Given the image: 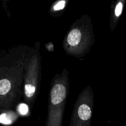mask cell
<instances>
[{"label":"cell","instance_id":"cell-5","mask_svg":"<svg viewBox=\"0 0 126 126\" xmlns=\"http://www.w3.org/2000/svg\"><path fill=\"white\" fill-rule=\"evenodd\" d=\"M35 90V87L32 84H26L25 86V92L28 97H32L34 95Z\"/></svg>","mask_w":126,"mask_h":126},{"label":"cell","instance_id":"cell-8","mask_svg":"<svg viewBox=\"0 0 126 126\" xmlns=\"http://www.w3.org/2000/svg\"><path fill=\"white\" fill-rule=\"evenodd\" d=\"M122 10H123V4L121 2H119L115 9V14L117 17H119L120 16L122 12Z\"/></svg>","mask_w":126,"mask_h":126},{"label":"cell","instance_id":"cell-4","mask_svg":"<svg viewBox=\"0 0 126 126\" xmlns=\"http://www.w3.org/2000/svg\"><path fill=\"white\" fill-rule=\"evenodd\" d=\"M11 82L8 79H4L0 81V94L5 95L10 91Z\"/></svg>","mask_w":126,"mask_h":126},{"label":"cell","instance_id":"cell-6","mask_svg":"<svg viewBox=\"0 0 126 126\" xmlns=\"http://www.w3.org/2000/svg\"><path fill=\"white\" fill-rule=\"evenodd\" d=\"M12 118L8 114H2L0 115V123L4 124H9L12 123Z\"/></svg>","mask_w":126,"mask_h":126},{"label":"cell","instance_id":"cell-3","mask_svg":"<svg viewBox=\"0 0 126 126\" xmlns=\"http://www.w3.org/2000/svg\"><path fill=\"white\" fill-rule=\"evenodd\" d=\"M78 115L82 120H88L91 117V108L86 105H82L78 109Z\"/></svg>","mask_w":126,"mask_h":126},{"label":"cell","instance_id":"cell-7","mask_svg":"<svg viewBox=\"0 0 126 126\" xmlns=\"http://www.w3.org/2000/svg\"><path fill=\"white\" fill-rule=\"evenodd\" d=\"M18 111H19V113H20L22 115H25V114H27L28 111V107L25 103H22L19 105L18 107Z\"/></svg>","mask_w":126,"mask_h":126},{"label":"cell","instance_id":"cell-9","mask_svg":"<svg viewBox=\"0 0 126 126\" xmlns=\"http://www.w3.org/2000/svg\"><path fill=\"white\" fill-rule=\"evenodd\" d=\"M65 2L64 1H61L59 2H58L55 6H54V10L55 11H58V10H61L64 8L65 7Z\"/></svg>","mask_w":126,"mask_h":126},{"label":"cell","instance_id":"cell-2","mask_svg":"<svg viewBox=\"0 0 126 126\" xmlns=\"http://www.w3.org/2000/svg\"><path fill=\"white\" fill-rule=\"evenodd\" d=\"M81 39V33L78 29H74L70 32L68 36L67 41L71 46H76L79 43Z\"/></svg>","mask_w":126,"mask_h":126},{"label":"cell","instance_id":"cell-1","mask_svg":"<svg viewBox=\"0 0 126 126\" xmlns=\"http://www.w3.org/2000/svg\"><path fill=\"white\" fill-rule=\"evenodd\" d=\"M66 91L65 86L58 84L52 88L51 91V102L53 105H58L62 102L66 97Z\"/></svg>","mask_w":126,"mask_h":126}]
</instances>
